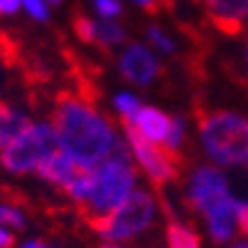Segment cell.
I'll return each instance as SVG.
<instances>
[{
    "instance_id": "cell-18",
    "label": "cell",
    "mask_w": 248,
    "mask_h": 248,
    "mask_svg": "<svg viewBox=\"0 0 248 248\" xmlns=\"http://www.w3.org/2000/svg\"><path fill=\"white\" fill-rule=\"evenodd\" d=\"M184 134H186V129H184V119H181V117H174V122H171V132H169V139H167V144H164V149L179 156V149H181V144H184Z\"/></svg>"
},
{
    "instance_id": "cell-8",
    "label": "cell",
    "mask_w": 248,
    "mask_h": 248,
    "mask_svg": "<svg viewBox=\"0 0 248 248\" xmlns=\"http://www.w3.org/2000/svg\"><path fill=\"white\" fill-rule=\"evenodd\" d=\"M159 72H161V65L156 55L141 43L129 45L119 57V75L127 82H132V85H149V82L159 77Z\"/></svg>"
},
{
    "instance_id": "cell-11",
    "label": "cell",
    "mask_w": 248,
    "mask_h": 248,
    "mask_svg": "<svg viewBox=\"0 0 248 248\" xmlns=\"http://www.w3.org/2000/svg\"><path fill=\"white\" fill-rule=\"evenodd\" d=\"M201 3L211 23L226 35H238L248 23V0H201Z\"/></svg>"
},
{
    "instance_id": "cell-24",
    "label": "cell",
    "mask_w": 248,
    "mask_h": 248,
    "mask_svg": "<svg viewBox=\"0 0 248 248\" xmlns=\"http://www.w3.org/2000/svg\"><path fill=\"white\" fill-rule=\"evenodd\" d=\"M13 241H15L13 238V231L0 223V248H13Z\"/></svg>"
},
{
    "instance_id": "cell-28",
    "label": "cell",
    "mask_w": 248,
    "mask_h": 248,
    "mask_svg": "<svg viewBox=\"0 0 248 248\" xmlns=\"http://www.w3.org/2000/svg\"><path fill=\"white\" fill-rule=\"evenodd\" d=\"M99 248H122V243H102Z\"/></svg>"
},
{
    "instance_id": "cell-29",
    "label": "cell",
    "mask_w": 248,
    "mask_h": 248,
    "mask_svg": "<svg viewBox=\"0 0 248 248\" xmlns=\"http://www.w3.org/2000/svg\"><path fill=\"white\" fill-rule=\"evenodd\" d=\"M47 3H50V5H55V3H60V0H47Z\"/></svg>"
},
{
    "instance_id": "cell-17",
    "label": "cell",
    "mask_w": 248,
    "mask_h": 248,
    "mask_svg": "<svg viewBox=\"0 0 248 248\" xmlns=\"http://www.w3.org/2000/svg\"><path fill=\"white\" fill-rule=\"evenodd\" d=\"M139 107H141V102H139L132 92H119V94L114 97V109L119 112V117H122L124 122L134 119V114L139 112Z\"/></svg>"
},
{
    "instance_id": "cell-10",
    "label": "cell",
    "mask_w": 248,
    "mask_h": 248,
    "mask_svg": "<svg viewBox=\"0 0 248 248\" xmlns=\"http://www.w3.org/2000/svg\"><path fill=\"white\" fill-rule=\"evenodd\" d=\"M171 122H174V117H169L167 112H161V109H156V107L141 105L139 112L134 114V119L124 122V127L134 129L139 137H144L147 141L164 147V144H167V139H169V132H171Z\"/></svg>"
},
{
    "instance_id": "cell-9",
    "label": "cell",
    "mask_w": 248,
    "mask_h": 248,
    "mask_svg": "<svg viewBox=\"0 0 248 248\" xmlns=\"http://www.w3.org/2000/svg\"><path fill=\"white\" fill-rule=\"evenodd\" d=\"M75 32L79 40L102 47H119L127 40V32L119 23H114V20H92L87 15L75 17Z\"/></svg>"
},
{
    "instance_id": "cell-16",
    "label": "cell",
    "mask_w": 248,
    "mask_h": 248,
    "mask_svg": "<svg viewBox=\"0 0 248 248\" xmlns=\"http://www.w3.org/2000/svg\"><path fill=\"white\" fill-rule=\"evenodd\" d=\"M0 223L5 229H25V214L20 206L8 203V201H0Z\"/></svg>"
},
{
    "instance_id": "cell-15",
    "label": "cell",
    "mask_w": 248,
    "mask_h": 248,
    "mask_svg": "<svg viewBox=\"0 0 248 248\" xmlns=\"http://www.w3.org/2000/svg\"><path fill=\"white\" fill-rule=\"evenodd\" d=\"M167 243H169V248H201L196 231L179 221H171L167 226Z\"/></svg>"
},
{
    "instance_id": "cell-19",
    "label": "cell",
    "mask_w": 248,
    "mask_h": 248,
    "mask_svg": "<svg viewBox=\"0 0 248 248\" xmlns=\"http://www.w3.org/2000/svg\"><path fill=\"white\" fill-rule=\"evenodd\" d=\"M20 8H23L32 20H40V23H45L50 17V3L47 0H20Z\"/></svg>"
},
{
    "instance_id": "cell-3",
    "label": "cell",
    "mask_w": 248,
    "mask_h": 248,
    "mask_svg": "<svg viewBox=\"0 0 248 248\" xmlns=\"http://www.w3.org/2000/svg\"><path fill=\"white\" fill-rule=\"evenodd\" d=\"M203 152L218 167H248V119L233 112H203L199 117Z\"/></svg>"
},
{
    "instance_id": "cell-27",
    "label": "cell",
    "mask_w": 248,
    "mask_h": 248,
    "mask_svg": "<svg viewBox=\"0 0 248 248\" xmlns=\"http://www.w3.org/2000/svg\"><path fill=\"white\" fill-rule=\"evenodd\" d=\"M231 248H248V238H243V241H233Z\"/></svg>"
},
{
    "instance_id": "cell-13",
    "label": "cell",
    "mask_w": 248,
    "mask_h": 248,
    "mask_svg": "<svg viewBox=\"0 0 248 248\" xmlns=\"http://www.w3.org/2000/svg\"><path fill=\"white\" fill-rule=\"evenodd\" d=\"M203 221H206V231H209L214 243H231L236 238V231H238V226H236V199H231L229 203L214 209L211 214H206Z\"/></svg>"
},
{
    "instance_id": "cell-4",
    "label": "cell",
    "mask_w": 248,
    "mask_h": 248,
    "mask_svg": "<svg viewBox=\"0 0 248 248\" xmlns=\"http://www.w3.org/2000/svg\"><path fill=\"white\" fill-rule=\"evenodd\" d=\"M60 152L50 122H30L13 141L0 149V161L13 174H37L43 164Z\"/></svg>"
},
{
    "instance_id": "cell-12",
    "label": "cell",
    "mask_w": 248,
    "mask_h": 248,
    "mask_svg": "<svg viewBox=\"0 0 248 248\" xmlns=\"http://www.w3.org/2000/svg\"><path fill=\"white\" fill-rule=\"evenodd\" d=\"M85 171L82 167H77V164L67 156V154H62V152H57V154H52L43 167L37 169V176L43 179V181H47L50 186H57V189H62V191H67V186Z\"/></svg>"
},
{
    "instance_id": "cell-22",
    "label": "cell",
    "mask_w": 248,
    "mask_h": 248,
    "mask_svg": "<svg viewBox=\"0 0 248 248\" xmlns=\"http://www.w3.org/2000/svg\"><path fill=\"white\" fill-rule=\"evenodd\" d=\"M236 226L243 238H248V199H236Z\"/></svg>"
},
{
    "instance_id": "cell-21",
    "label": "cell",
    "mask_w": 248,
    "mask_h": 248,
    "mask_svg": "<svg viewBox=\"0 0 248 248\" xmlns=\"http://www.w3.org/2000/svg\"><path fill=\"white\" fill-rule=\"evenodd\" d=\"M94 10L99 20H114L122 15V3L119 0H94Z\"/></svg>"
},
{
    "instance_id": "cell-23",
    "label": "cell",
    "mask_w": 248,
    "mask_h": 248,
    "mask_svg": "<svg viewBox=\"0 0 248 248\" xmlns=\"http://www.w3.org/2000/svg\"><path fill=\"white\" fill-rule=\"evenodd\" d=\"M20 10V0H0V15H13Z\"/></svg>"
},
{
    "instance_id": "cell-20",
    "label": "cell",
    "mask_w": 248,
    "mask_h": 248,
    "mask_svg": "<svg viewBox=\"0 0 248 248\" xmlns=\"http://www.w3.org/2000/svg\"><path fill=\"white\" fill-rule=\"evenodd\" d=\"M147 35H149V40H152V45L154 47H159L161 52H174L176 50V45H174V40L164 32L161 28H156V25H152L149 30H147Z\"/></svg>"
},
{
    "instance_id": "cell-1",
    "label": "cell",
    "mask_w": 248,
    "mask_h": 248,
    "mask_svg": "<svg viewBox=\"0 0 248 248\" xmlns=\"http://www.w3.org/2000/svg\"><path fill=\"white\" fill-rule=\"evenodd\" d=\"M52 129L57 134L60 152L82 169H92L122 149L112 122L79 94H62L57 99Z\"/></svg>"
},
{
    "instance_id": "cell-6",
    "label": "cell",
    "mask_w": 248,
    "mask_h": 248,
    "mask_svg": "<svg viewBox=\"0 0 248 248\" xmlns=\"http://www.w3.org/2000/svg\"><path fill=\"white\" fill-rule=\"evenodd\" d=\"M186 199H189V206L196 214L206 216L218 206L229 203L233 194H231L229 179L223 176L218 167H199L191 174L189 186H186Z\"/></svg>"
},
{
    "instance_id": "cell-26",
    "label": "cell",
    "mask_w": 248,
    "mask_h": 248,
    "mask_svg": "<svg viewBox=\"0 0 248 248\" xmlns=\"http://www.w3.org/2000/svg\"><path fill=\"white\" fill-rule=\"evenodd\" d=\"M20 248H52L47 241H43V238H32V241H25Z\"/></svg>"
},
{
    "instance_id": "cell-7",
    "label": "cell",
    "mask_w": 248,
    "mask_h": 248,
    "mask_svg": "<svg viewBox=\"0 0 248 248\" xmlns=\"http://www.w3.org/2000/svg\"><path fill=\"white\" fill-rule=\"evenodd\" d=\"M124 134H127V147H129L132 159L139 164L141 171L147 174L154 184H167V181L176 179V174H179L176 154L167 152L164 147H159V144L147 141L129 127H124Z\"/></svg>"
},
{
    "instance_id": "cell-2",
    "label": "cell",
    "mask_w": 248,
    "mask_h": 248,
    "mask_svg": "<svg viewBox=\"0 0 248 248\" xmlns=\"http://www.w3.org/2000/svg\"><path fill=\"white\" fill-rule=\"evenodd\" d=\"M137 191V169L132 156L119 149L114 156L105 159L92 169H85L70 186L67 196L87 211L90 221L107 218L112 211L127 201Z\"/></svg>"
},
{
    "instance_id": "cell-5",
    "label": "cell",
    "mask_w": 248,
    "mask_h": 248,
    "mask_svg": "<svg viewBox=\"0 0 248 248\" xmlns=\"http://www.w3.org/2000/svg\"><path fill=\"white\" fill-rule=\"evenodd\" d=\"M154 218H156V203L152 194L137 189L117 211H112L107 218L94 221V229L107 243H122L144 233L154 223Z\"/></svg>"
},
{
    "instance_id": "cell-25",
    "label": "cell",
    "mask_w": 248,
    "mask_h": 248,
    "mask_svg": "<svg viewBox=\"0 0 248 248\" xmlns=\"http://www.w3.org/2000/svg\"><path fill=\"white\" fill-rule=\"evenodd\" d=\"M132 3H137L139 8L149 10V13H156V10H159V5H161V0H132Z\"/></svg>"
},
{
    "instance_id": "cell-14",
    "label": "cell",
    "mask_w": 248,
    "mask_h": 248,
    "mask_svg": "<svg viewBox=\"0 0 248 248\" xmlns=\"http://www.w3.org/2000/svg\"><path fill=\"white\" fill-rule=\"evenodd\" d=\"M28 124H30V119L20 109L5 105V102H0V149H3L8 141H13L20 132L28 127Z\"/></svg>"
},
{
    "instance_id": "cell-30",
    "label": "cell",
    "mask_w": 248,
    "mask_h": 248,
    "mask_svg": "<svg viewBox=\"0 0 248 248\" xmlns=\"http://www.w3.org/2000/svg\"><path fill=\"white\" fill-rule=\"evenodd\" d=\"M246 65H248V47H246Z\"/></svg>"
}]
</instances>
